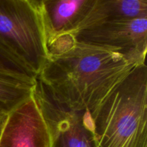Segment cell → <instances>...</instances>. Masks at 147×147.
Listing matches in <instances>:
<instances>
[{
	"mask_svg": "<svg viewBox=\"0 0 147 147\" xmlns=\"http://www.w3.org/2000/svg\"><path fill=\"white\" fill-rule=\"evenodd\" d=\"M37 79L65 109L91 113L137 65L116 51L77 42L65 34L47 45Z\"/></svg>",
	"mask_w": 147,
	"mask_h": 147,
	"instance_id": "cell-1",
	"label": "cell"
},
{
	"mask_svg": "<svg viewBox=\"0 0 147 147\" xmlns=\"http://www.w3.org/2000/svg\"><path fill=\"white\" fill-rule=\"evenodd\" d=\"M90 114L98 147H147V67L136 66Z\"/></svg>",
	"mask_w": 147,
	"mask_h": 147,
	"instance_id": "cell-2",
	"label": "cell"
},
{
	"mask_svg": "<svg viewBox=\"0 0 147 147\" xmlns=\"http://www.w3.org/2000/svg\"><path fill=\"white\" fill-rule=\"evenodd\" d=\"M0 42L37 77L48 56L40 0H0Z\"/></svg>",
	"mask_w": 147,
	"mask_h": 147,
	"instance_id": "cell-3",
	"label": "cell"
},
{
	"mask_svg": "<svg viewBox=\"0 0 147 147\" xmlns=\"http://www.w3.org/2000/svg\"><path fill=\"white\" fill-rule=\"evenodd\" d=\"M67 35L77 42L118 52L137 65L145 63L147 18L106 22Z\"/></svg>",
	"mask_w": 147,
	"mask_h": 147,
	"instance_id": "cell-4",
	"label": "cell"
},
{
	"mask_svg": "<svg viewBox=\"0 0 147 147\" xmlns=\"http://www.w3.org/2000/svg\"><path fill=\"white\" fill-rule=\"evenodd\" d=\"M33 93L47 125L50 147H98L88 111H73L57 104L37 79Z\"/></svg>",
	"mask_w": 147,
	"mask_h": 147,
	"instance_id": "cell-5",
	"label": "cell"
},
{
	"mask_svg": "<svg viewBox=\"0 0 147 147\" xmlns=\"http://www.w3.org/2000/svg\"><path fill=\"white\" fill-rule=\"evenodd\" d=\"M48 128L34 93L11 111L0 135V147H50Z\"/></svg>",
	"mask_w": 147,
	"mask_h": 147,
	"instance_id": "cell-6",
	"label": "cell"
},
{
	"mask_svg": "<svg viewBox=\"0 0 147 147\" xmlns=\"http://www.w3.org/2000/svg\"><path fill=\"white\" fill-rule=\"evenodd\" d=\"M94 0H40L47 45L73 32Z\"/></svg>",
	"mask_w": 147,
	"mask_h": 147,
	"instance_id": "cell-7",
	"label": "cell"
},
{
	"mask_svg": "<svg viewBox=\"0 0 147 147\" xmlns=\"http://www.w3.org/2000/svg\"><path fill=\"white\" fill-rule=\"evenodd\" d=\"M139 18H147V0H94L73 32L99 23Z\"/></svg>",
	"mask_w": 147,
	"mask_h": 147,
	"instance_id": "cell-8",
	"label": "cell"
},
{
	"mask_svg": "<svg viewBox=\"0 0 147 147\" xmlns=\"http://www.w3.org/2000/svg\"><path fill=\"white\" fill-rule=\"evenodd\" d=\"M37 78L0 73V111L10 113L33 94Z\"/></svg>",
	"mask_w": 147,
	"mask_h": 147,
	"instance_id": "cell-9",
	"label": "cell"
},
{
	"mask_svg": "<svg viewBox=\"0 0 147 147\" xmlns=\"http://www.w3.org/2000/svg\"><path fill=\"white\" fill-rule=\"evenodd\" d=\"M0 73L37 78L34 72L0 42Z\"/></svg>",
	"mask_w": 147,
	"mask_h": 147,
	"instance_id": "cell-10",
	"label": "cell"
},
{
	"mask_svg": "<svg viewBox=\"0 0 147 147\" xmlns=\"http://www.w3.org/2000/svg\"><path fill=\"white\" fill-rule=\"evenodd\" d=\"M9 113L3 111H0V135H1L3 127H4V124L6 123V121H7V117H8Z\"/></svg>",
	"mask_w": 147,
	"mask_h": 147,
	"instance_id": "cell-11",
	"label": "cell"
}]
</instances>
